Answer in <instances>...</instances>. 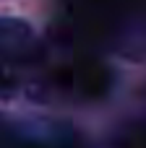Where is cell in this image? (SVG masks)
Listing matches in <instances>:
<instances>
[{"mask_svg": "<svg viewBox=\"0 0 146 148\" xmlns=\"http://www.w3.org/2000/svg\"><path fill=\"white\" fill-rule=\"evenodd\" d=\"M60 81L81 96H102L110 86V70L97 60H81L78 65L68 68Z\"/></svg>", "mask_w": 146, "mask_h": 148, "instance_id": "6da1fadb", "label": "cell"}, {"mask_svg": "<svg viewBox=\"0 0 146 148\" xmlns=\"http://www.w3.org/2000/svg\"><path fill=\"white\" fill-rule=\"evenodd\" d=\"M31 52V34L29 26L18 21H0V70L24 65Z\"/></svg>", "mask_w": 146, "mask_h": 148, "instance_id": "7a4b0ae2", "label": "cell"}]
</instances>
